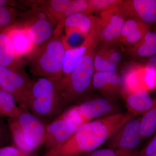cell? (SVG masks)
<instances>
[{
	"label": "cell",
	"mask_w": 156,
	"mask_h": 156,
	"mask_svg": "<svg viewBox=\"0 0 156 156\" xmlns=\"http://www.w3.org/2000/svg\"><path fill=\"white\" fill-rule=\"evenodd\" d=\"M98 31L97 17L92 16V26L88 36L85 38L82 44L79 47H70L68 40L64 35L65 44V56L62 68V77L66 76L73 70L82 56L87 51Z\"/></svg>",
	"instance_id": "11"
},
{
	"label": "cell",
	"mask_w": 156,
	"mask_h": 156,
	"mask_svg": "<svg viewBox=\"0 0 156 156\" xmlns=\"http://www.w3.org/2000/svg\"><path fill=\"white\" fill-rule=\"evenodd\" d=\"M5 31L11 40L15 56L19 59L30 55L38 47L31 40L26 27L22 23H15Z\"/></svg>",
	"instance_id": "12"
},
{
	"label": "cell",
	"mask_w": 156,
	"mask_h": 156,
	"mask_svg": "<svg viewBox=\"0 0 156 156\" xmlns=\"http://www.w3.org/2000/svg\"><path fill=\"white\" fill-rule=\"evenodd\" d=\"M23 61L17 58L14 54L13 46L5 30L0 32V66L13 70L24 69Z\"/></svg>",
	"instance_id": "17"
},
{
	"label": "cell",
	"mask_w": 156,
	"mask_h": 156,
	"mask_svg": "<svg viewBox=\"0 0 156 156\" xmlns=\"http://www.w3.org/2000/svg\"><path fill=\"white\" fill-rule=\"evenodd\" d=\"M141 137H147L156 131V101L154 106L146 112L140 121Z\"/></svg>",
	"instance_id": "22"
},
{
	"label": "cell",
	"mask_w": 156,
	"mask_h": 156,
	"mask_svg": "<svg viewBox=\"0 0 156 156\" xmlns=\"http://www.w3.org/2000/svg\"><path fill=\"white\" fill-rule=\"evenodd\" d=\"M26 106L29 111L48 124L65 111L59 98L56 81L45 78L33 80Z\"/></svg>",
	"instance_id": "4"
},
{
	"label": "cell",
	"mask_w": 156,
	"mask_h": 156,
	"mask_svg": "<svg viewBox=\"0 0 156 156\" xmlns=\"http://www.w3.org/2000/svg\"><path fill=\"white\" fill-rule=\"evenodd\" d=\"M144 68L146 70L151 72L156 76V54L151 56Z\"/></svg>",
	"instance_id": "31"
},
{
	"label": "cell",
	"mask_w": 156,
	"mask_h": 156,
	"mask_svg": "<svg viewBox=\"0 0 156 156\" xmlns=\"http://www.w3.org/2000/svg\"><path fill=\"white\" fill-rule=\"evenodd\" d=\"M24 109L17 104L14 96L2 89H0V116L15 119Z\"/></svg>",
	"instance_id": "19"
},
{
	"label": "cell",
	"mask_w": 156,
	"mask_h": 156,
	"mask_svg": "<svg viewBox=\"0 0 156 156\" xmlns=\"http://www.w3.org/2000/svg\"><path fill=\"white\" fill-rule=\"evenodd\" d=\"M27 156H32V155L31 154L29 155H27Z\"/></svg>",
	"instance_id": "33"
},
{
	"label": "cell",
	"mask_w": 156,
	"mask_h": 156,
	"mask_svg": "<svg viewBox=\"0 0 156 156\" xmlns=\"http://www.w3.org/2000/svg\"><path fill=\"white\" fill-rule=\"evenodd\" d=\"M89 7L85 13L89 14L92 12H101L115 9L120 2L118 0H88Z\"/></svg>",
	"instance_id": "24"
},
{
	"label": "cell",
	"mask_w": 156,
	"mask_h": 156,
	"mask_svg": "<svg viewBox=\"0 0 156 156\" xmlns=\"http://www.w3.org/2000/svg\"><path fill=\"white\" fill-rule=\"evenodd\" d=\"M37 8L32 17L22 23L26 27L29 36L37 46L42 44L53 36L54 25L44 13L38 12Z\"/></svg>",
	"instance_id": "10"
},
{
	"label": "cell",
	"mask_w": 156,
	"mask_h": 156,
	"mask_svg": "<svg viewBox=\"0 0 156 156\" xmlns=\"http://www.w3.org/2000/svg\"><path fill=\"white\" fill-rule=\"evenodd\" d=\"M150 29V26L141 20L129 18L124 22L119 41L127 45H134Z\"/></svg>",
	"instance_id": "15"
},
{
	"label": "cell",
	"mask_w": 156,
	"mask_h": 156,
	"mask_svg": "<svg viewBox=\"0 0 156 156\" xmlns=\"http://www.w3.org/2000/svg\"><path fill=\"white\" fill-rule=\"evenodd\" d=\"M116 8L125 18H136L149 25L156 22V0L120 1Z\"/></svg>",
	"instance_id": "9"
},
{
	"label": "cell",
	"mask_w": 156,
	"mask_h": 156,
	"mask_svg": "<svg viewBox=\"0 0 156 156\" xmlns=\"http://www.w3.org/2000/svg\"><path fill=\"white\" fill-rule=\"evenodd\" d=\"M84 123L108 112L112 105L108 101L99 98L89 101L73 107Z\"/></svg>",
	"instance_id": "14"
},
{
	"label": "cell",
	"mask_w": 156,
	"mask_h": 156,
	"mask_svg": "<svg viewBox=\"0 0 156 156\" xmlns=\"http://www.w3.org/2000/svg\"><path fill=\"white\" fill-rule=\"evenodd\" d=\"M126 102L129 108L134 112L146 113L154 106L155 101L147 91L140 90L130 93Z\"/></svg>",
	"instance_id": "18"
},
{
	"label": "cell",
	"mask_w": 156,
	"mask_h": 156,
	"mask_svg": "<svg viewBox=\"0 0 156 156\" xmlns=\"http://www.w3.org/2000/svg\"><path fill=\"white\" fill-rule=\"evenodd\" d=\"M98 31L87 51L69 75L56 81L57 90L65 109L83 95L89 88L94 75V57L99 43Z\"/></svg>",
	"instance_id": "2"
},
{
	"label": "cell",
	"mask_w": 156,
	"mask_h": 156,
	"mask_svg": "<svg viewBox=\"0 0 156 156\" xmlns=\"http://www.w3.org/2000/svg\"><path fill=\"white\" fill-rule=\"evenodd\" d=\"M119 134V141L113 147L119 148V154L122 156H131L130 150L137 147L141 138L140 121L137 119L128 121L118 131Z\"/></svg>",
	"instance_id": "13"
},
{
	"label": "cell",
	"mask_w": 156,
	"mask_h": 156,
	"mask_svg": "<svg viewBox=\"0 0 156 156\" xmlns=\"http://www.w3.org/2000/svg\"><path fill=\"white\" fill-rule=\"evenodd\" d=\"M133 116L116 114L84 123L66 141L45 152L44 156H80L95 150Z\"/></svg>",
	"instance_id": "1"
},
{
	"label": "cell",
	"mask_w": 156,
	"mask_h": 156,
	"mask_svg": "<svg viewBox=\"0 0 156 156\" xmlns=\"http://www.w3.org/2000/svg\"><path fill=\"white\" fill-rule=\"evenodd\" d=\"M133 46V52L139 57H151L155 55L156 32L149 31L140 41Z\"/></svg>",
	"instance_id": "20"
},
{
	"label": "cell",
	"mask_w": 156,
	"mask_h": 156,
	"mask_svg": "<svg viewBox=\"0 0 156 156\" xmlns=\"http://www.w3.org/2000/svg\"><path fill=\"white\" fill-rule=\"evenodd\" d=\"M122 82V78L116 72H96L92 79L94 87L102 90L117 88L121 85Z\"/></svg>",
	"instance_id": "21"
},
{
	"label": "cell",
	"mask_w": 156,
	"mask_h": 156,
	"mask_svg": "<svg viewBox=\"0 0 156 156\" xmlns=\"http://www.w3.org/2000/svg\"><path fill=\"white\" fill-rule=\"evenodd\" d=\"M66 50L64 35H53L26 57L30 72L34 76L54 81L60 80Z\"/></svg>",
	"instance_id": "3"
},
{
	"label": "cell",
	"mask_w": 156,
	"mask_h": 156,
	"mask_svg": "<svg viewBox=\"0 0 156 156\" xmlns=\"http://www.w3.org/2000/svg\"><path fill=\"white\" fill-rule=\"evenodd\" d=\"M15 119L21 128L26 143L32 152L44 145L48 124L28 110H23Z\"/></svg>",
	"instance_id": "7"
},
{
	"label": "cell",
	"mask_w": 156,
	"mask_h": 156,
	"mask_svg": "<svg viewBox=\"0 0 156 156\" xmlns=\"http://www.w3.org/2000/svg\"><path fill=\"white\" fill-rule=\"evenodd\" d=\"M18 2L15 1L10 0H0V7H14L18 6Z\"/></svg>",
	"instance_id": "32"
},
{
	"label": "cell",
	"mask_w": 156,
	"mask_h": 156,
	"mask_svg": "<svg viewBox=\"0 0 156 156\" xmlns=\"http://www.w3.org/2000/svg\"><path fill=\"white\" fill-rule=\"evenodd\" d=\"M81 125L76 119L65 112L48 123L44 144L45 152L66 141Z\"/></svg>",
	"instance_id": "6"
},
{
	"label": "cell",
	"mask_w": 156,
	"mask_h": 156,
	"mask_svg": "<svg viewBox=\"0 0 156 156\" xmlns=\"http://www.w3.org/2000/svg\"><path fill=\"white\" fill-rule=\"evenodd\" d=\"M1 89V87H0V89Z\"/></svg>",
	"instance_id": "34"
},
{
	"label": "cell",
	"mask_w": 156,
	"mask_h": 156,
	"mask_svg": "<svg viewBox=\"0 0 156 156\" xmlns=\"http://www.w3.org/2000/svg\"><path fill=\"white\" fill-rule=\"evenodd\" d=\"M125 20L116 7L101 12L100 17L97 18L99 41L106 44L119 41Z\"/></svg>",
	"instance_id": "8"
},
{
	"label": "cell",
	"mask_w": 156,
	"mask_h": 156,
	"mask_svg": "<svg viewBox=\"0 0 156 156\" xmlns=\"http://www.w3.org/2000/svg\"><path fill=\"white\" fill-rule=\"evenodd\" d=\"M80 156H121L110 149H101L84 154Z\"/></svg>",
	"instance_id": "30"
},
{
	"label": "cell",
	"mask_w": 156,
	"mask_h": 156,
	"mask_svg": "<svg viewBox=\"0 0 156 156\" xmlns=\"http://www.w3.org/2000/svg\"><path fill=\"white\" fill-rule=\"evenodd\" d=\"M94 68L96 72H116L117 63L110 61L96 50L94 57Z\"/></svg>",
	"instance_id": "25"
},
{
	"label": "cell",
	"mask_w": 156,
	"mask_h": 156,
	"mask_svg": "<svg viewBox=\"0 0 156 156\" xmlns=\"http://www.w3.org/2000/svg\"><path fill=\"white\" fill-rule=\"evenodd\" d=\"M18 16V11L14 7H0V32L16 23Z\"/></svg>",
	"instance_id": "23"
},
{
	"label": "cell",
	"mask_w": 156,
	"mask_h": 156,
	"mask_svg": "<svg viewBox=\"0 0 156 156\" xmlns=\"http://www.w3.org/2000/svg\"><path fill=\"white\" fill-rule=\"evenodd\" d=\"M131 156H156V135L142 150Z\"/></svg>",
	"instance_id": "29"
},
{
	"label": "cell",
	"mask_w": 156,
	"mask_h": 156,
	"mask_svg": "<svg viewBox=\"0 0 156 156\" xmlns=\"http://www.w3.org/2000/svg\"><path fill=\"white\" fill-rule=\"evenodd\" d=\"M92 26V16L85 12L73 14L65 20V37L67 40L74 34H80L86 38L90 32Z\"/></svg>",
	"instance_id": "16"
},
{
	"label": "cell",
	"mask_w": 156,
	"mask_h": 156,
	"mask_svg": "<svg viewBox=\"0 0 156 156\" xmlns=\"http://www.w3.org/2000/svg\"><path fill=\"white\" fill-rule=\"evenodd\" d=\"M31 154L23 151L13 145L0 148V156H27Z\"/></svg>",
	"instance_id": "27"
},
{
	"label": "cell",
	"mask_w": 156,
	"mask_h": 156,
	"mask_svg": "<svg viewBox=\"0 0 156 156\" xmlns=\"http://www.w3.org/2000/svg\"><path fill=\"white\" fill-rule=\"evenodd\" d=\"M102 56L108 60L117 63L119 62L122 59V54L118 50L105 48H102L98 51Z\"/></svg>",
	"instance_id": "28"
},
{
	"label": "cell",
	"mask_w": 156,
	"mask_h": 156,
	"mask_svg": "<svg viewBox=\"0 0 156 156\" xmlns=\"http://www.w3.org/2000/svg\"><path fill=\"white\" fill-rule=\"evenodd\" d=\"M33 82L24 69L13 70L0 66V87L13 95L23 109L27 110V99Z\"/></svg>",
	"instance_id": "5"
},
{
	"label": "cell",
	"mask_w": 156,
	"mask_h": 156,
	"mask_svg": "<svg viewBox=\"0 0 156 156\" xmlns=\"http://www.w3.org/2000/svg\"><path fill=\"white\" fill-rule=\"evenodd\" d=\"M13 137L11 128L5 117L0 116V148L13 145Z\"/></svg>",
	"instance_id": "26"
}]
</instances>
